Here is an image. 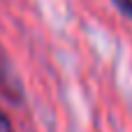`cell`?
<instances>
[{"label": "cell", "mask_w": 132, "mask_h": 132, "mask_svg": "<svg viewBox=\"0 0 132 132\" xmlns=\"http://www.w3.org/2000/svg\"><path fill=\"white\" fill-rule=\"evenodd\" d=\"M0 93H2L9 102H21V97H23L21 81L16 79V74H14V70H12L7 56L2 53V49H0Z\"/></svg>", "instance_id": "obj_1"}, {"label": "cell", "mask_w": 132, "mask_h": 132, "mask_svg": "<svg viewBox=\"0 0 132 132\" xmlns=\"http://www.w3.org/2000/svg\"><path fill=\"white\" fill-rule=\"evenodd\" d=\"M114 2H116V7H118L125 16L132 19V0H114Z\"/></svg>", "instance_id": "obj_2"}, {"label": "cell", "mask_w": 132, "mask_h": 132, "mask_svg": "<svg viewBox=\"0 0 132 132\" xmlns=\"http://www.w3.org/2000/svg\"><path fill=\"white\" fill-rule=\"evenodd\" d=\"M0 132H12V125H9V121L5 118L2 111H0Z\"/></svg>", "instance_id": "obj_3"}]
</instances>
